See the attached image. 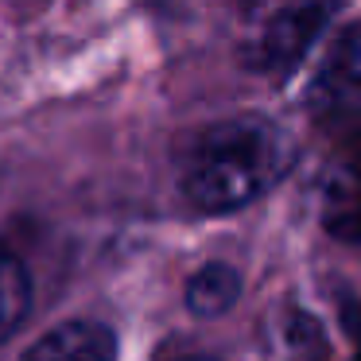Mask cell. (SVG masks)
I'll use <instances>...</instances> for the list:
<instances>
[{"label":"cell","mask_w":361,"mask_h":361,"mask_svg":"<svg viewBox=\"0 0 361 361\" xmlns=\"http://www.w3.org/2000/svg\"><path fill=\"white\" fill-rule=\"evenodd\" d=\"M295 164V140L268 117H229L202 128L179 159L183 195L206 214L257 202Z\"/></svg>","instance_id":"6da1fadb"},{"label":"cell","mask_w":361,"mask_h":361,"mask_svg":"<svg viewBox=\"0 0 361 361\" xmlns=\"http://www.w3.org/2000/svg\"><path fill=\"white\" fill-rule=\"evenodd\" d=\"M338 0H245L237 20V55L252 74L280 78L326 32Z\"/></svg>","instance_id":"7a4b0ae2"},{"label":"cell","mask_w":361,"mask_h":361,"mask_svg":"<svg viewBox=\"0 0 361 361\" xmlns=\"http://www.w3.org/2000/svg\"><path fill=\"white\" fill-rule=\"evenodd\" d=\"M311 105L322 113L361 109V24H345L330 39L319 71L311 78Z\"/></svg>","instance_id":"3957f363"},{"label":"cell","mask_w":361,"mask_h":361,"mask_svg":"<svg viewBox=\"0 0 361 361\" xmlns=\"http://www.w3.org/2000/svg\"><path fill=\"white\" fill-rule=\"evenodd\" d=\"M20 361H117V338L102 322L74 319L47 330Z\"/></svg>","instance_id":"277c9868"},{"label":"cell","mask_w":361,"mask_h":361,"mask_svg":"<svg viewBox=\"0 0 361 361\" xmlns=\"http://www.w3.org/2000/svg\"><path fill=\"white\" fill-rule=\"evenodd\" d=\"M264 357L272 361H319L322 326L307 311H280L264 319Z\"/></svg>","instance_id":"5b68a950"},{"label":"cell","mask_w":361,"mask_h":361,"mask_svg":"<svg viewBox=\"0 0 361 361\" xmlns=\"http://www.w3.org/2000/svg\"><path fill=\"white\" fill-rule=\"evenodd\" d=\"M27 307H32V280H27L24 264L0 245V342L16 334Z\"/></svg>","instance_id":"8992f818"},{"label":"cell","mask_w":361,"mask_h":361,"mask_svg":"<svg viewBox=\"0 0 361 361\" xmlns=\"http://www.w3.org/2000/svg\"><path fill=\"white\" fill-rule=\"evenodd\" d=\"M237 291H241V276L229 264H206L195 280L187 283V303L195 314H221L233 307Z\"/></svg>","instance_id":"52a82bcc"},{"label":"cell","mask_w":361,"mask_h":361,"mask_svg":"<svg viewBox=\"0 0 361 361\" xmlns=\"http://www.w3.org/2000/svg\"><path fill=\"white\" fill-rule=\"evenodd\" d=\"M179 361H210V357H179Z\"/></svg>","instance_id":"ba28073f"}]
</instances>
